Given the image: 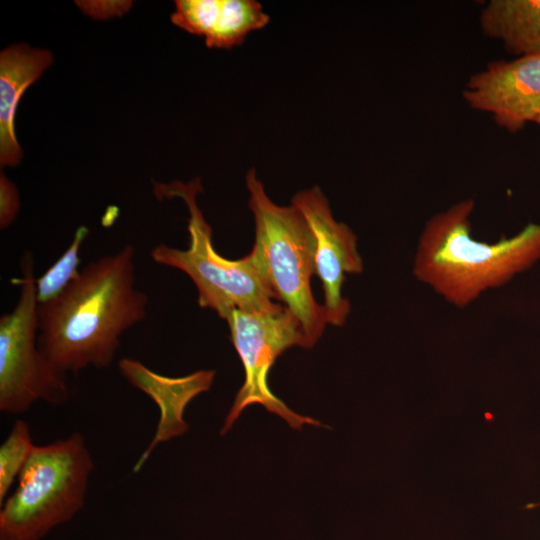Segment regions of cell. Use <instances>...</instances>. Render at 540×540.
Listing matches in <instances>:
<instances>
[{"mask_svg": "<svg viewBox=\"0 0 540 540\" xmlns=\"http://www.w3.org/2000/svg\"><path fill=\"white\" fill-rule=\"evenodd\" d=\"M135 249L87 264L55 299L39 305L38 346L63 374L109 367L121 336L145 319L148 297L136 285Z\"/></svg>", "mask_w": 540, "mask_h": 540, "instance_id": "obj_1", "label": "cell"}, {"mask_svg": "<svg viewBox=\"0 0 540 540\" xmlns=\"http://www.w3.org/2000/svg\"><path fill=\"white\" fill-rule=\"evenodd\" d=\"M475 202L461 200L429 218L419 235L412 272L447 303L465 308L540 261V224L496 242L476 240Z\"/></svg>", "mask_w": 540, "mask_h": 540, "instance_id": "obj_2", "label": "cell"}, {"mask_svg": "<svg viewBox=\"0 0 540 540\" xmlns=\"http://www.w3.org/2000/svg\"><path fill=\"white\" fill-rule=\"evenodd\" d=\"M158 199L179 197L188 211L189 246L186 250L159 244L151 251L155 263L173 267L186 273L198 291V304L214 310L227 319L234 310L248 313L274 312L283 306L249 253L238 260L221 256L212 243V229L197 205V195L202 192L200 181L189 183L173 181L169 184L154 183Z\"/></svg>", "mask_w": 540, "mask_h": 540, "instance_id": "obj_3", "label": "cell"}, {"mask_svg": "<svg viewBox=\"0 0 540 540\" xmlns=\"http://www.w3.org/2000/svg\"><path fill=\"white\" fill-rule=\"evenodd\" d=\"M249 208L255 221V242L250 254L277 300L298 319L311 347L321 337L324 307L312 293L315 274L314 237L302 213L294 206H280L266 194L255 169L246 175Z\"/></svg>", "mask_w": 540, "mask_h": 540, "instance_id": "obj_4", "label": "cell"}, {"mask_svg": "<svg viewBox=\"0 0 540 540\" xmlns=\"http://www.w3.org/2000/svg\"><path fill=\"white\" fill-rule=\"evenodd\" d=\"M93 460L84 437L35 446L0 511V540H40L83 507Z\"/></svg>", "mask_w": 540, "mask_h": 540, "instance_id": "obj_5", "label": "cell"}, {"mask_svg": "<svg viewBox=\"0 0 540 540\" xmlns=\"http://www.w3.org/2000/svg\"><path fill=\"white\" fill-rule=\"evenodd\" d=\"M19 297L14 309L0 318V410L19 414L42 400L67 401L66 375L57 370L38 346V309L34 261L30 251L20 260Z\"/></svg>", "mask_w": 540, "mask_h": 540, "instance_id": "obj_6", "label": "cell"}, {"mask_svg": "<svg viewBox=\"0 0 540 540\" xmlns=\"http://www.w3.org/2000/svg\"><path fill=\"white\" fill-rule=\"evenodd\" d=\"M233 345L242 362L245 379L237 392L220 434H226L244 409L253 404L300 430L303 425L324 426L314 418L291 410L269 387L268 376L275 360L288 348L311 345L292 312L285 306L274 312L248 313L234 310L226 319Z\"/></svg>", "mask_w": 540, "mask_h": 540, "instance_id": "obj_7", "label": "cell"}, {"mask_svg": "<svg viewBox=\"0 0 540 540\" xmlns=\"http://www.w3.org/2000/svg\"><path fill=\"white\" fill-rule=\"evenodd\" d=\"M291 204L302 213L314 237L315 274L322 282L326 321L343 326L350 312V302L342 296L345 275L363 271L357 236L345 223L335 220L317 186L299 191Z\"/></svg>", "mask_w": 540, "mask_h": 540, "instance_id": "obj_8", "label": "cell"}, {"mask_svg": "<svg viewBox=\"0 0 540 540\" xmlns=\"http://www.w3.org/2000/svg\"><path fill=\"white\" fill-rule=\"evenodd\" d=\"M467 105L510 133L535 122L540 110V53L490 62L462 91Z\"/></svg>", "mask_w": 540, "mask_h": 540, "instance_id": "obj_9", "label": "cell"}, {"mask_svg": "<svg viewBox=\"0 0 540 540\" xmlns=\"http://www.w3.org/2000/svg\"><path fill=\"white\" fill-rule=\"evenodd\" d=\"M122 376L135 388L150 397L158 406L160 416L155 434L139 456L133 472H139L153 450L188 430L183 415L187 405L213 384L215 371L199 370L181 377H170L154 372L142 362L122 358L118 362Z\"/></svg>", "mask_w": 540, "mask_h": 540, "instance_id": "obj_10", "label": "cell"}, {"mask_svg": "<svg viewBox=\"0 0 540 540\" xmlns=\"http://www.w3.org/2000/svg\"><path fill=\"white\" fill-rule=\"evenodd\" d=\"M269 16L255 0H177L174 25L203 36L209 48L230 49L266 26Z\"/></svg>", "mask_w": 540, "mask_h": 540, "instance_id": "obj_11", "label": "cell"}, {"mask_svg": "<svg viewBox=\"0 0 540 540\" xmlns=\"http://www.w3.org/2000/svg\"><path fill=\"white\" fill-rule=\"evenodd\" d=\"M52 63L47 50L34 49L26 44L5 48L0 54V164L15 166L22 159L17 142L14 118L24 91Z\"/></svg>", "mask_w": 540, "mask_h": 540, "instance_id": "obj_12", "label": "cell"}, {"mask_svg": "<svg viewBox=\"0 0 540 540\" xmlns=\"http://www.w3.org/2000/svg\"><path fill=\"white\" fill-rule=\"evenodd\" d=\"M482 32L517 56L540 53V0H491L479 17Z\"/></svg>", "mask_w": 540, "mask_h": 540, "instance_id": "obj_13", "label": "cell"}, {"mask_svg": "<svg viewBox=\"0 0 540 540\" xmlns=\"http://www.w3.org/2000/svg\"><path fill=\"white\" fill-rule=\"evenodd\" d=\"M88 232L87 227H79L62 255L42 275L35 278V291L39 305L55 299L79 275L81 261L79 252Z\"/></svg>", "mask_w": 540, "mask_h": 540, "instance_id": "obj_14", "label": "cell"}, {"mask_svg": "<svg viewBox=\"0 0 540 540\" xmlns=\"http://www.w3.org/2000/svg\"><path fill=\"white\" fill-rule=\"evenodd\" d=\"M35 445L29 424L17 419L0 446V504L8 497L11 486L18 479Z\"/></svg>", "mask_w": 540, "mask_h": 540, "instance_id": "obj_15", "label": "cell"}, {"mask_svg": "<svg viewBox=\"0 0 540 540\" xmlns=\"http://www.w3.org/2000/svg\"><path fill=\"white\" fill-rule=\"evenodd\" d=\"M19 210V196L14 184L3 174L0 179V227L7 228Z\"/></svg>", "mask_w": 540, "mask_h": 540, "instance_id": "obj_16", "label": "cell"}, {"mask_svg": "<svg viewBox=\"0 0 540 540\" xmlns=\"http://www.w3.org/2000/svg\"><path fill=\"white\" fill-rule=\"evenodd\" d=\"M526 509L540 508V500L536 503H529L525 506Z\"/></svg>", "mask_w": 540, "mask_h": 540, "instance_id": "obj_17", "label": "cell"}, {"mask_svg": "<svg viewBox=\"0 0 540 540\" xmlns=\"http://www.w3.org/2000/svg\"><path fill=\"white\" fill-rule=\"evenodd\" d=\"M535 122L540 126V110L536 116Z\"/></svg>", "mask_w": 540, "mask_h": 540, "instance_id": "obj_18", "label": "cell"}]
</instances>
